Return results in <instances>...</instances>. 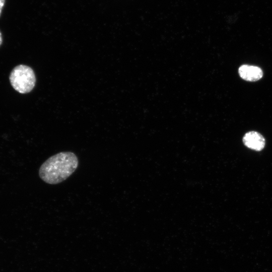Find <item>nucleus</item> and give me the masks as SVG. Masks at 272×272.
<instances>
[{
  "instance_id": "obj_1",
  "label": "nucleus",
  "mask_w": 272,
  "mask_h": 272,
  "mask_svg": "<svg viewBox=\"0 0 272 272\" xmlns=\"http://www.w3.org/2000/svg\"><path fill=\"white\" fill-rule=\"evenodd\" d=\"M78 165V158L74 153L61 152L51 156L41 165L39 175L45 183L57 184L68 178Z\"/></svg>"
},
{
  "instance_id": "obj_2",
  "label": "nucleus",
  "mask_w": 272,
  "mask_h": 272,
  "mask_svg": "<svg viewBox=\"0 0 272 272\" xmlns=\"http://www.w3.org/2000/svg\"><path fill=\"white\" fill-rule=\"evenodd\" d=\"M10 81L13 88L22 94L30 92L33 89L36 78L33 70L25 65H19L12 71Z\"/></svg>"
},
{
  "instance_id": "obj_3",
  "label": "nucleus",
  "mask_w": 272,
  "mask_h": 272,
  "mask_svg": "<svg viewBox=\"0 0 272 272\" xmlns=\"http://www.w3.org/2000/svg\"><path fill=\"white\" fill-rule=\"evenodd\" d=\"M243 142L247 147L255 151L262 150L265 146V139L259 132L251 131L245 134Z\"/></svg>"
},
{
  "instance_id": "obj_4",
  "label": "nucleus",
  "mask_w": 272,
  "mask_h": 272,
  "mask_svg": "<svg viewBox=\"0 0 272 272\" xmlns=\"http://www.w3.org/2000/svg\"><path fill=\"white\" fill-rule=\"evenodd\" d=\"M238 72L242 79L249 82L257 81L263 76L262 71L260 67L248 64L240 66Z\"/></svg>"
},
{
  "instance_id": "obj_5",
  "label": "nucleus",
  "mask_w": 272,
  "mask_h": 272,
  "mask_svg": "<svg viewBox=\"0 0 272 272\" xmlns=\"http://www.w3.org/2000/svg\"><path fill=\"white\" fill-rule=\"evenodd\" d=\"M5 0H0V15L2 13V10L4 6Z\"/></svg>"
},
{
  "instance_id": "obj_6",
  "label": "nucleus",
  "mask_w": 272,
  "mask_h": 272,
  "mask_svg": "<svg viewBox=\"0 0 272 272\" xmlns=\"http://www.w3.org/2000/svg\"><path fill=\"white\" fill-rule=\"evenodd\" d=\"M2 43V34L0 32V45H1Z\"/></svg>"
}]
</instances>
